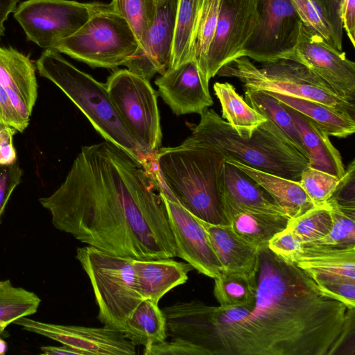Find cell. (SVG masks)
Listing matches in <instances>:
<instances>
[{
  "instance_id": "1",
  "label": "cell",
  "mask_w": 355,
  "mask_h": 355,
  "mask_svg": "<svg viewBox=\"0 0 355 355\" xmlns=\"http://www.w3.org/2000/svg\"><path fill=\"white\" fill-rule=\"evenodd\" d=\"M39 201L57 230L87 245L139 260L178 257L156 178L107 141L83 146L64 182Z\"/></svg>"
},
{
  "instance_id": "2",
  "label": "cell",
  "mask_w": 355,
  "mask_h": 355,
  "mask_svg": "<svg viewBox=\"0 0 355 355\" xmlns=\"http://www.w3.org/2000/svg\"><path fill=\"white\" fill-rule=\"evenodd\" d=\"M354 310L323 295L293 261L260 247L254 308L223 333L220 355L349 354Z\"/></svg>"
},
{
  "instance_id": "3",
  "label": "cell",
  "mask_w": 355,
  "mask_h": 355,
  "mask_svg": "<svg viewBox=\"0 0 355 355\" xmlns=\"http://www.w3.org/2000/svg\"><path fill=\"white\" fill-rule=\"evenodd\" d=\"M225 160L191 135L179 146L160 148L155 174L160 192L202 221L227 225L220 195Z\"/></svg>"
},
{
  "instance_id": "4",
  "label": "cell",
  "mask_w": 355,
  "mask_h": 355,
  "mask_svg": "<svg viewBox=\"0 0 355 355\" xmlns=\"http://www.w3.org/2000/svg\"><path fill=\"white\" fill-rule=\"evenodd\" d=\"M191 130L192 137L217 150L225 160L295 181L308 166V160L269 119L250 137H243L213 109H207Z\"/></svg>"
},
{
  "instance_id": "5",
  "label": "cell",
  "mask_w": 355,
  "mask_h": 355,
  "mask_svg": "<svg viewBox=\"0 0 355 355\" xmlns=\"http://www.w3.org/2000/svg\"><path fill=\"white\" fill-rule=\"evenodd\" d=\"M36 68L79 108L105 141L116 146L153 175L155 164L144 153L116 112L105 83L80 71L55 50L45 49Z\"/></svg>"
},
{
  "instance_id": "6",
  "label": "cell",
  "mask_w": 355,
  "mask_h": 355,
  "mask_svg": "<svg viewBox=\"0 0 355 355\" xmlns=\"http://www.w3.org/2000/svg\"><path fill=\"white\" fill-rule=\"evenodd\" d=\"M76 259L88 276L104 325L124 333L129 317L144 300L138 293L133 259L90 245L78 248Z\"/></svg>"
},
{
  "instance_id": "7",
  "label": "cell",
  "mask_w": 355,
  "mask_h": 355,
  "mask_svg": "<svg viewBox=\"0 0 355 355\" xmlns=\"http://www.w3.org/2000/svg\"><path fill=\"white\" fill-rule=\"evenodd\" d=\"M219 76L236 78L245 89L275 92L317 101L354 115V103L336 94L304 65L288 59L255 66L247 57L221 67Z\"/></svg>"
},
{
  "instance_id": "8",
  "label": "cell",
  "mask_w": 355,
  "mask_h": 355,
  "mask_svg": "<svg viewBox=\"0 0 355 355\" xmlns=\"http://www.w3.org/2000/svg\"><path fill=\"white\" fill-rule=\"evenodd\" d=\"M139 47L126 21L109 4L102 3L73 35L61 40L55 51L92 67L114 69Z\"/></svg>"
},
{
  "instance_id": "9",
  "label": "cell",
  "mask_w": 355,
  "mask_h": 355,
  "mask_svg": "<svg viewBox=\"0 0 355 355\" xmlns=\"http://www.w3.org/2000/svg\"><path fill=\"white\" fill-rule=\"evenodd\" d=\"M105 85L123 123L144 153L156 164L162 139L157 92L150 81L128 69L114 71Z\"/></svg>"
},
{
  "instance_id": "10",
  "label": "cell",
  "mask_w": 355,
  "mask_h": 355,
  "mask_svg": "<svg viewBox=\"0 0 355 355\" xmlns=\"http://www.w3.org/2000/svg\"><path fill=\"white\" fill-rule=\"evenodd\" d=\"M253 31L242 57L268 63L286 59L295 49L302 22L291 0H255Z\"/></svg>"
},
{
  "instance_id": "11",
  "label": "cell",
  "mask_w": 355,
  "mask_h": 355,
  "mask_svg": "<svg viewBox=\"0 0 355 355\" xmlns=\"http://www.w3.org/2000/svg\"><path fill=\"white\" fill-rule=\"evenodd\" d=\"M98 2L71 0H26L14 12L27 40L45 49L76 33L100 8Z\"/></svg>"
},
{
  "instance_id": "12",
  "label": "cell",
  "mask_w": 355,
  "mask_h": 355,
  "mask_svg": "<svg viewBox=\"0 0 355 355\" xmlns=\"http://www.w3.org/2000/svg\"><path fill=\"white\" fill-rule=\"evenodd\" d=\"M286 59L304 65L336 94L354 103L355 63L303 24L297 44Z\"/></svg>"
},
{
  "instance_id": "13",
  "label": "cell",
  "mask_w": 355,
  "mask_h": 355,
  "mask_svg": "<svg viewBox=\"0 0 355 355\" xmlns=\"http://www.w3.org/2000/svg\"><path fill=\"white\" fill-rule=\"evenodd\" d=\"M255 16V0H220L218 22L207 56L208 82L221 67L242 57Z\"/></svg>"
},
{
  "instance_id": "14",
  "label": "cell",
  "mask_w": 355,
  "mask_h": 355,
  "mask_svg": "<svg viewBox=\"0 0 355 355\" xmlns=\"http://www.w3.org/2000/svg\"><path fill=\"white\" fill-rule=\"evenodd\" d=\"M14 324L24 330L80 350L85 355L136 354V346L123 332L106 326L89 327L57 324L37 321L27 316L17 319Z\"/></svg>"
},
{
  "instance_id": "15",
  "label": "cell",
  "mask_w": 355,
  "mask_h": 355,
  "mask_svg": "<svg viewBox=\"0 0 355 355\" xmlns=\"http://www.w3.org/2000/svg\"><path fill=\"white\" fill-rule=\"evenodd\" d=\"M161 193L176 243L178 257L199 273L213 279L218 277L222 268L200 220L180 204Z\"/></svg>"
},
{
  "instance_id": "16",
  "label": "cell",
  "mask_w": 355,
  "mask_h": 355,
  "mask_svg": "<svg viewBox=\"0 0 355 355\" xmlns=\"http://www.w3.org/2000/svg\"><path fill=\"white\" fill-rule=\"evenodd\" d=\"M176 0H162L144 44L124 62L130 71L147 80L162 75L169 66L173 40Z\"/></svg>"
},
{
  "instance_id": "17",
  "label": "cell",
  "mask_w": 355,
  "mask_h": 355,
  "mask_svg": "<svg viewBox=\"0 0 355 355\" xmlns=\"http://www.w3.org/2000/svg\"><path fill=\"white\" fill-rule=\"evenodd\" d=\"M155 83L159 96L178 116L191 113L200 115L214 103L194 60L167 69Z\"/></svg>"
},
{
  "instance_id": "18",
  "label": "cell",
  "mask_w": 355,
  "mask_h": 355,
  "mask_svg": "<svg viewBox=\"0 0 355 355\" xmlns=\"http://www.w3.org/2000/svg\"><path fill=\"white\" fill-rule=\"evenodd\" d=\"M220 195L227 224L236 214L243 211L286 216L254 180L226 161L223 168Z\"/></svg>"
},
{
  "instance_id": "19",
  "label": "cell",
  "mask_w": 355,
  "mask_h": 355,
  "mask_svg": "<svg viewBox=\"0 0 355 355\" xmlns=\"http://www.w3.org/2000/svg\"><path fill=\"white\" fill-rule=\"evenodd\" d=\"M0 86L27 122L37 97L35 67L29 57L12 47L0 46Z\"/></svg>"
},
{
  "instance_id": "20",
  "label": "cell",
  "mask_w": 355,
  "mask_h": 355,
  "mask_svg": "<svg viewBox=\"0 0 355 355\" xmlns=\"http://www.w3.org/2000/svg\"><path fill=\"white\" fill-rule=\"evenodd\" d=\"M293 261L316 284L334 280L355 282V246L302 245Z\"/></svg>"
},
{
  "instance_id": "21",
  "label": "cell",
  "mask_w": 355,
  "mask_h": 355,
  "mask_svg": "<svg viewBox=\"0 0 355 355\" xmlns=\"http://www.w3.org/2000/svg\"><path fill=\"white\" fill-rule=\"evenodd\" d=\"M135 284L144 300L159 303L173 288L186 283L193 268L188 263L168 259H133Z\"/></svg>"
},
{
  "instance_id": "22",
  "label": "cell",
  "mask_w": 355,
  "mask_h": 355,
  "mask_svg": "<svg viewBox=\"0 0 355 355\" xmlns=\"http://www.w3.org/2000/svg\"><path fill=\"white\" fill-rule=\"evenodd\" d=\"M222 270L246 274L257 272L258 249L239 236L229 225H214L200 220Z\"/></svg>"
},
{
  "instance_id": "23",
  "label": "cell",
  "mask_w": 355,
  "mask_h": 355,
  "mask_svg": "<svg viewBox=\"0 0 355 355\" xmlns=\"http://www.w3.org/2000/svg\"><path fill=\"white\" fill-rule=\"evenodd\" d=\"M296 125L308 155V166L341 178L345 167L339 151L329 136L312 120L286 106Z\"/></svg>"
},
{
  "instance_id": "24",
  "label": "cell",
  "mask_w": 355,
  "mask_h": 355,
  "mask_svg": "<svg viewBox=\"0 0 355 355\" xmlns=\"http://www.w3.org/2000/svg\"><path fill=\"white\" fill-rule=\"evenodd\" d=\"M225 161L254 180L290 218H296L315 207L299 181L260 171L233 159Z\"/></svg>"
},
{
  "instance_id": "25",
  "label": "cell",
  "mask_w": 355,
  "mask_h": 355,
  "mask_svg": "<svg viewBox=\"0 0 355 355\" xmlns=\"http://www.w3.org/2000/svg\"><path fill=\"white\" fill-rule=\"evenodd\" d=\"M267 93L312 120L329 136L345 138L355 132L354 115L349 112L314 101L275 92Z\"/></svg>"
},
{
  "instance_id": "26",
  "label": "cell",
  "mask_w": 355,
  "mask_h": 355,
  "mask_svg": "<svg viewBox=\"0 0 355 355\" xmlns=\"http://www.w3.org/2000/svg\"><path fill=\"white\" fill-rule=\"evenodd\" d=\"M214 90L221 106L222 118L239 136L250 137L260 125L268 120L252 107L236 92L232 84L227 82L215 83Z\"/></svg>"
},
{
  "instance_id": "27",
  "label": "cell",
  "mask_w": 355,
  "mask_h": 355,
  "mask_svg": "<svg viewBox=\"0 0 355 355\" xmlns=\"http://www.w3.org/2000/svg\"><path fill=\"white\" fill-rule=\"evenodd\" d=\"M201 1L176 0L173 40L167 69L194 60V40Z\"/></svg>"
},
{
  "instance_id": "28",
  "label": "cell",
  "mask_w": 355,
  "mask_h": 355,
  "mask_svg": "<svg viewBox=\"0 0 355 355\" xmlns=\"http://www.w3.org/2000/svg\"><path fill=\"white\" fill-rule=\"evenodd\" d=\"M123 334L135 346L146 347L166 340V318L158 303L141 301L129 317Z\"/></svg>"
},
{
  "instance_id": "29",
  "label": "cell",
  "mask_w": 355,
  "mask_h": 355,
  "mask_svg": "<svg viewBox=\"0 0 355 355\" xmlns=\"http://www.w3.org/2000/svg\"><path fill=\"white\" fill-rule=\"evenodd\" d=\"M289 219L284 215L243 211L236 214L228 224L245 241L260 248L268 245L275 234L284 230Z\"/></svg>"
},
{
  "instance_id": "30",
  "label": "cell",
  "mask_w": 355,
  "mask_h": 355,
  "mask_svg": "<svg viewBox=\"0 0 355 355\" xmlns=\"http://www.w3.org/2000/svg\"><path fill=\"white\" fill-rule=\"evenodd\" d=\"M245 101L255 110L269 119L293 146L308 160V155L300 132L285 105L266 92L250 89H245Z\"/></svg>"
},
{
  "instance_id": "31",
  "label": "cell",
  "mask_w": 355,
  "mask_h": 355,
  "mask_svg": "<svg viewBox=\"0 0 355 355\" xmlns=\"http://www.w3.org/2000/svg\"><path fill=\"white\" fill-rule=\"evenodd\" d=\"M256 290L257 272L246 274L223 270L214 279V295L223 307L254 304Z\"/></svg>"
},
{
  "instance_id": "32",
  "label": "cell",
  "mask_w": 355,
  "mask_h": 355,
  "mask_svg": "<svg viewBox=\"0 0 355 355\" xmlns=\"http://www.w3.org/2000/svg\"><path fill=\"white\" fill-rule=\"evenodd\" d=\"M40 298L33 292L15 287L9 279L0 281V326L37 312Z\"/></svg>"
},
{
  "instance_id": "33",
  "label": "cell",
  "mask_w": 355,
  "mask_h": 355,
  "mask_svg": "<svg viewBox=\"0 0 355 355\" xmlns=\"http://www.w3.org/2000/svg\"><path fill=\"white\" fill-rule=\"evenodd\" d=\"M220 4V0H202L195 34L194 60L207 89L209 83L206 76L207 56L218 22Z\"/></svg>"
},
{
  "instance_id": "34",
  "label": "cell",
  "mask_w": 355,
  "mask_h": 355,
  "mask_svg": "<svg viewBox=\"0 0 355 355\" xmlns=\"http://www.w3.org/2000/svg\"><path fill=\"white\" fill-rule=\"evenodd\" d=\"M162 0H112V8L128 23L141 46L156 18Z\"/></svg>"
},
{
  "instance_id": "35",
  "label": "cell",
  "mask_w": 355,
  "mask_h": 355,
  "mask_svg": "<svg viewBox=\"0 0 355 355\" xmlns=\"http://www.w3.org/2000/svg\"><path fill=\"white\" fill-rule=\"evenodd\" d=\"M331 225L330 209L326 203L313 207L296 218H290L286 228L304 245L326 236L329 233Z\"/></svg>"
},
{
  "instance_id": "36",
  "label": "cell",
  "mask_w": 355,
  "mask_h": 355,
  "mask_svg": "<svg viewBox=\"0 0 355 355\" xmlns=\"http://www.w3.org/2000/svg\"><path fill=\"white\" fill-rule=\"evenodd\" d=\"M327 203L329 207L332 219L329 233L317 241L302 245L355 246V208L340 206L331 198Z\"/></svg>"
},
{
  "instance_id": "37",
  "label": "cell",
  "mask_w": 355,
  "mask_h": 355,
  "mask_svg": "<svg viewBox=\"0 0 355 355\" xmlns=\"http://www.w3.org/2000/svg\"><path fill=\"white\" fill-rule=\"evenodd\" d=\"M341 178L306 166L302 171L299 182L313 205L316 207L327 203L336 191Z\"/></svg>"
},
{
  "instance_id": "38",
  "label": "cell",
  "mask_w": 355,
  "mask_h": 355,
  "mask_svg": "<svg viewBox=\"0 0 355 355\" xmlns=\"http://www.w3.org/2000/svg\"><path fill=\"white\" fill-rule=\"evenodd\" d=\"M291 1L302 24L314 31L327 43L334 46L329 26L316 0Z\"/></svg>"
},
{
  "instance_id": "39",
  "label": "cell",
  "mask_w": 355,
  "mask_h": 355,
  "mask_svg": "<svg viewBox=\"0 0 355 355\" xmlns=\"http://www.w3.org/2000/svg\"><path fill=\"white\" fill-rule=\"evenodd\" d=\"M321 293L355 309V282L348 280L327 281L316 284Z\"/></svg>"
},
{
  "instance_id": "40",
  "label": "cell",
  "mask_w": 355,
  "mask_h": 355,
  "mask_svg": "<svg viewBox=\"0 0 355 355\" xmlns=\"http://www.w3.org/2000/svg\"><path fill=\"white\" fill-rule=\"evenodd\" d=\"M323 11L329 26L334 46L338 51L343 49V28L341 10L343 0H316Z\"/></svg>"
},
{
  "instance_id": "41",
  "label": "cell",
  "mask_w": 355,
  "mask_h": 355,
  "mask_svg": "<svg viewBox=\"0 0 355 355\" xmlns=\"http://www.w3.org/2000/svg\"><path fill=\"white\" fill-rule=\"evenodd\" d=\"M268 247L275 254L293 261L301 250L302 244L291 231L285 228L270 239Z\"/></svg>"
},
{
  "instance_id": "42",
  "label": "cell",
  "mask_w": 355,
  "mask_h": 355,
  "mask_svg": "<svg viewBox=\"0 0 355 355\" xmlns=\"http://www.w3.org/2000/svg\"><path fill=\"white\" fill-rule=\"evenodd\" d=\"M22 171L17 162L0 165V220L15 189L21 182Z\"/></svg>"
},
{
  "instance_id": "43",
  "label": "cell",
  "mask_w": 355,
  "mask_h": 355,
  "mask_svg": "<svg viewBox=\"0 0 355 355\" xmlns=\"http://www.w3.org/2000/svg\"><path fill=\"white\" fill-rule=\"evenodd\" d=\"M355 161L353 159L345 168L344 175L336 191L331 197L338 205L355 208Z\"/></svg>"
},
{
  "instance_id": "44",
  "label": "cell",
  "mask_w": 355,
  "mask_h": 355,
  "mask_svg": "<svg viewBox=\"0 0 355 355\" xmlns=\"http://www.w3.org/2000/svg\"><path fill=\"white\" fill-rule=\"evenodd\" d=\"M145 355H203L196 347L182 340H164L144 347Z\"/></svg>"
},
{
  "instance_id": "45",
  "label": "cell",
  "mask_w": 355,
  "mask_h": 355,
  "mask_svg": "<svg viewBox=\"0 0 355 355\" xmlns=\"http://www.w3.org/2000/svg\"><path fill=\"white\" fill-rule=\"evenodd\" d=\"M0 122L22 132L28 126L26 121L13 106L4 89L0 86Z\"/></svg>"
},
{
  "instance_id": "46",
  "label": "cell",
  "mask_w": 355,
  "mask_h": 355,
  "mask_svg": "<svg viewBox=\"0 0 355 355\" xmlns=\"http://www.w3.org/2000/svg\"><path fill=\"white\" fill-rule=\"evenodd\" d=\"M17 130L0 122V165L17 162V154L13 145V136Z\"/></svg>"
},
{
  "instance_id": "47",
  "label": "cell",
  "mask_w": 355,
  "mask_h": 355,
  "mask_svg": "<svg viewBox=\"0 0 355 355\" xmlns=\"http://www.w3.org/2000/svg\"><path fill=\"white\" fill-rule=\"evenodd\" d=\"M341 19L352 45L355 46V0H343L341 10Z\"/></svg>"
},
{
  "instance_id": "48",
  "label": "cell",
  "mask_w": 355,
  "mask_h": 355,
  "mask_svg": "<svg viewBox=\"0 0 355 355\" xmlns=\"http://www.w3.org/2000/svg\"><path fill=\"white\" fill-rule=\"evenodd\" d=\"M19 0H0V37L4 35V22L8 15L15 12Z\"/></svg>"
},
{
  "instance_id": "49",
  "label": "cell",
  "mask_w": 355,
  "mask_h": 355,
  "mask_svg": "<svg viewBox=\"0 0 355 355\" xmlns=\"http://www.w3.org/2000/svg\"><path fill=\"white\" fill-rule=\"evenodd\" d=\"M40 349L42 351V354L45 355H85L83 352L66 345H63L60 347L42 346Z\"/></svg>"
},
{
  "instance_id": "50",
  "label": "cell",
  "mask_w": 355,
  "mask_h": 355,
  "mask_svg": "<svg viewBox=\"0 0 355 355\" xmlns=\"http://www.w3.org/2000/svg\"><path fill=\"white\" fill-rule=\"evenodd\" d=\"M6 343L0 338V355L4 354L7 351Z\"/></svg>"
},
{
  "instance_id": "51",
  "label": "cell",
  "mask_w": 355,
  "mask_h": 355,
  "mask_svg": "<svg viewBox=\"0 0 355 355\" xmlns=\"http://www.w3.org/2000/svg\"><path fill=\"white\" fill-rule=\"evenodd\" d=\"M5 329L6 327L0 326V336L2 334Z\"/></svg>"
}]
</instances>
